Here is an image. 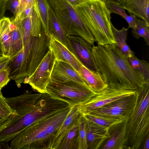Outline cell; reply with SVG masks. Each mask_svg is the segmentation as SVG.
Wrapping results in <instances>:
<instances>
[{
    "label": "cell",
    "instance_id": "1",
    "mask_svg": "<svg viewBox=\"0 0 149 149\" xmlns=\"http://www.w3.org/2000/svg\"><path fill=\"white\" fill-rule=\"evenodd\" d=\"M17 114L11 116L0 127V141L8 142L34 122L56 113L67 107L63 101L47 93H25L6 98Z\"/></svg>",
    "mask_w": 149,
    "mask_h": 149
},
{
    "label": "cell",
    "instance_id": "2",
    "mask_svg": "<svg viewBox=\"0 0 149 149\" xmlns=\"http://www.w3.org/2000/svg\"><path fill=\"white\" fill-rule=\"evenodd\" d=\"M96 71L108 86L136 90L146 83L116 44L92 46Z\"/></svg>",
    "mask_w": 149,
    "mask_h": 149
},
{
    "label": "cell",
    "instance_id": "3",
    "mask_svg": "<svg viewBox=\"0 0 149 149\" xmlns=\"http://www.w3.org/2000/svg\"><path fill=\"white\" fill-rule=\"evenodd\" d=\"M71 107L36 121L24 129L11 140L10 149H50Z\"/></svg>",
    "mask_w": 149,
    "mask_h": 149
},
{
    "label": "cell",
    "instance_id": "4",
    "mask_svg": "<svg viewBox=\"0 0 149 149\" xmlns=\"http://www.w3.org/2000/svg\"><path fill=\"white\" fill-rule=\"evenodd\" d=\"M99 45L116 44L111 13L100 0H86L74 7Z\"/></svg>",
    "mask_w": 149,
    "mask_h": 149
},
{
    "label": "cell",
    "instance_id": "5",
    "mask_svg": "<svg viewBox=\"0 0 149 149\" xmlns=\"http://www.w3.org/2000/svg\"><path fill=\"white\" fill-rule=\"evenodd\" d=\"M136 91L135 103L126 125L124 148H140L149 134V82Z\"/></svg>",
    "mask_w": 149,
    "mask_h": 149
},
{
    "label": "cell",
    "instance_id": "6",
    "mask_svg": "<svg viewBox=\"0 0 149 149\" xmlns=\"http://www.w3.org/2000/svg\"><path fill=\"white\" fill-rule=\"evenodd\" d=\"M46 90L52 97L64 101L70 107L84 103L97 93L88 86L73 81H50Z\"/></svg>",
    "mask_w": 149,
    "mask_h": 149
},
{
    "label": "cell",
    "instance_id": "7",
    "mask_svg": "<svg viewBox=\"0 0 149 149\" xmlns=\"http://www.w3.org/2000/svg\"><path fill=\"white\" fill-rule=\"evenodd\" d=\"M66 9L67 13L62 18L61 23L67 36H78L92 46L95 38L74 7L66 0H59Z\"/></svg>",
    "mask_w": 149,
    "mask_h": 149
},
{
    "label": "cell",
    "instance_id": "8",
    "mask_svg": "<svg viewBox=\"0 0 149 149\" xmlns=\"http://www.w3.org/2000/svg\"><path fill=\"white\" fill-rule=\"evenodd\" d=\"M136 92V90L108 86L87 101L78 106V109L81 114L84 115L118 99L133 95Z\"/></svg>",
    "mask_w": 149,
    "mask_h": 149
},
{
    "label": "cell",
    "instance_id": "9",
    "mask_svg": "<svg viewBox=\"0 0 149 149\" xmlns=\"http://www.w3.org/2000/svg\"><path fill=\"white\" fill-rule=\"evenodd\" d=\"M55 61L54 54L49 49L32 74L26 77L23 83L29 84L33 89L39 93H47L46 88L51 80Z\"/></svg>",
    "mask_w": 149,
    "mask_h": 149
},
{
    "label": "cell",
    "instance_id": "10",
    "mask_svg": "<svg viewBox=\"0 0 149 149\" xmlns=\"http://www.w3.org/2000/svg\"><path fill=\"white\" fill-rule=\"evenodd\" d=\"M136 96V92L133 95L118 99L88 113L119 119L128 118L133 109Z\"/></svg>",
    "mask_w": 149,
    "mask_h": 149
},
{
    "label": "cell",
    "instance_id": "11",
    "mask_svg": "<svg viewBox=\"0 0 149 149\" xmlns=\"http://www.w3.org/2000/svg\"><path fill=\"white\" fill-rule=\"evenodd\" d=\"M34 37L31 36L24 48L18 54L10 58L7 65L9 69V77L19 88L27 76L29 52Z\"/></svg>",
    "mask_w": 149,
    "mask_h": 149
},
{
    "label": "cell",
    "instance_id": "12",
    "mask_svg": "<svg viewBox=\"0 0 149 149\" xmlns=\"http://www.w3.org/2000/svg\"><path fill=\"white\" fill-rule=\"evenodd\" d=\"M50 39L42 27L40 34L34 37L31 43L28 58L26 77L32 74L49 50Z\"/></svg>",
    "mask_w": 149,
    "mask_h": 149
},
{
    "label": "cell",
    "instance_id": "13",
    "mask_svg": "<svg viewBox=\"0 0 149 149\" xmlns=\"http://www.w3.org/2000/svg\"><path fill=\"white\" fill-rule=\"evenodd\" d=\"M68 48L80 61L92 71L96 70L92 56V45L81 37L67 36Z\"/></svg>",
    "mask_w": 149,
    "mask_h": 149
},
{
    "label": "cell",
    "instance_id": "14",
    "mask_svg": "<svg viewBox=\"0 0 149 149\" xmlns=\"http://www.w3.org/2000/svg\"><path fill=\"white\" fill-rule=\"evenodd\" d=\"M50 81H73L88 86L79 73L70 64L56 61L52 71Z\"/></svg>",
    "mask_w": 149,
    "mask_h": 149
},
{
    "label": "cell",
    "instance_id": "15",
    "mask_svg": "<svg viewBox=\"0 0 149 149\" xmlns=\"http://www.w3.org/2000/svg\"><path fill=\"white\" fill-rule=\"evenodd\" d=\"M84 118L88 149H98L105 140L110 138L109 128L97 124Z\"/></svg>",
    "mask_w": 149,
    "mask_h": 149
},
{
    "label": "cell",
    "instance_id": "16",
    "mask_svg": "<svg viewBox=\"0 0 149 149\" xmlns=\"http://www.w3.org/2000/svg\"><path fill=\"white\" fill-rule=\"evenodd\" d=\"M50 38V49L53 53L56 61L70 64L78 72L81 63L65 45L52 36Z\"/></svg>",
    "mask_w": 149,
    "mask_h": 149
},
{
    "label": "cell",
    "instance_id": "17",
    "mask_svg": "<svg viewBox=\"0 0 149 149\" xmlns=\"http://www.w3.org/2000/svg\"><path fill=\"white\" fill-rule=\"evenodd\" d=\"M128 118L109 128L110 137L103 149H123L126 141V127Z\"/></svg>",
    "mask_w": 149,
    "mask_h": 149
},
{
    "label": "cell",
    "instance_id": "18",
    "mask_svg": "<svg viewBox=\"0 0 149 149\" xmlns=\"http://www.w3.org/2000/svg\"><path fill=\"white\" fill-rule=\"evenodd\" d=\"M80 115L77 106L71 107L68 115L54 136L50 149H58L61 141L74 125L78 120Z\"/></svg>",
    "mask_w": 149,
    "mask_h": 149
},
{
    "label": "cell",
    "instance_id": "19",
    "mask_svg": "<svg viewBox=\"0 0 149 149\" xmlns=\"http://www.w3.org/2000/svg\"><path fill=\"white\" fill-rule=\"evenodd\" d=\"M122 7L149 23V0H122Z\"/></svg>",
    "mask_w": 149,
    "mask_h": 149
},
{
    "label": "cell",
    "instance_id": "20",
    "mask_svg": "<svg viewBox=\"0 0 149 149\" xmlns=\"http://www.w3.org/2000/svg\"><path fill=\"white\" fill-rule=\"evenodd\" d=\"M78 72L89 87L96 93L108 86L96 71L91 70L82 63Z\"/></svg>",
    "mask_w": 149,
    "mask_h": 149
},
{
    "label": "cell",
    "instance_id": "21",
    "mask_svg": "<svg viewBox=\"0 0 149 149\" xmlns=\"http://www.w3.org/2000/svg\"><path fill=\"white\" fill-rule=\"evenodd\" d=\"M10 19L3 17L0 19V44L3 56L10 57L11 41V24Z\"/></svg>",
    "mask_w": 149,
    "mask_h": 149
},
{
    "label": "cell",
    "instance_id": "22",
    "mask_svg": "<svg viewBox=\"0 0 149 149\" xmlns=\"http://www.w3.org/2000/svg\"><path fill=\"white\" fill-rule=\"evenodd\" d=\"M49 28L50 37L52 36L67 48V36L50 5L49 12Z\"/></svg>",
    "mask_w": 149,
    "mask_h": 149
},
{
    "label": "cell",
    "instance_id": "23",
    "mask_svg": "<svg viewBox=\"0 0 149 149\" xmlns=\"http://www.w3.org/2000/svg\"><path fill=\"white\" fill-rule=\"evenodd\" d=\"M111 29L116 44L121 53L127 58L134 56L135 53L126 43L128 28L123 27L121 29L118 30L112 23Z\"/></svg>",
    "mask_w": 149,
    "mask_h": 149
},
{
    "label": "cell",
    "instance_id": "24",
    "mask_svg": "<svg viewBox=\"0 0 149 149\" xmlns=\"http://www.w3.org/2000/svg\"><path fill=\"white\" fill-rule=\"evenodd\" d=\"M36 1L37 7L34 8L40 19L44 32L50 38L49 24V12L50 5L48 0H36Z\"/></svg>",
    "mask_w": 149,
    "mask_h": 149
},
{
    "label": "cell",
    "instance_id": "25",
    "mask_svg": "<svg viewBox=\"0 0 149 149\" xmlns=\"http://www.w3.org/2000/svg\"><path fill=\"white\" fill-rule=\"evenodd\" d=\"M78 131V120L63 138L58 149H79Z\"/></svg>",
    "mask_w": 149,
    "mask_h": 149
},
{
    "label": "cell",
    "instance_id": "26",
    "mask_svg": "<svg viewBox=\"0 0 149 149\" xmlns=\"http://www.w3.org/2000/svg\"><path fill=\"white\" fill-rule=\"evenodd\" d=\"M32 11L29 16L23 19L18 20L14 19L11 21L19 29L20 31L22 38L24 47L32 36L31 15Z\"/></svg>",
    "mask_w": 149,
    "mask_h": 149
},
{
    "label": "cell",
    "instance_id": "27",
    "mask_svg": "<svg viewBox=\"0 0 149 149\" xmlns=\"http://www.w3.org/2000/svg\"><path fill=\"white\" fill-rule=\"evenodd\" d=\"M11 27V41L10 58L19 53L24 48L22 38L19 29L12 22Z\"/></svg>",
    "mask_w": 149,
    "mask_h": 149
},
{
    "label": "cell",
    "instance_id": "28",
    "mask_svg": "<svg viewBox=\"0 0 149 149\" xmlns=\"http://www.w3.org/2000/svg\"><path fill=\"white\" fill-rule=\"evenodd\" d=\"M132 68L143 78L146 82H149V63L143 59L140 60L134 55L127 58Z\"/></svg>",
    "mask_w": 149,
    "mask_h": 149
},
{
    "label": "cell",
    "instance_id": "29",
    "mask_svg": "<svg viewBox=\"0 0 149 149\" xmlns=\"http://www.w3.org/2000/svg\"><path fill=\"white\" fill-rule=\"evenodd\" d=\"M82 115L85 118L97 124L109 128L128 118L119 119L97 115L90 113Z\"/></svg>",
    "mask_w": 149,
    "mask_h": 149
},
{
    "label": "cell",
    "instance_id": "30",
    "mask_svg": "<svg viewBox=\"0 0 149 149\" xmlns=\"http://www.w3.org/2000/svg\"><path fill=\"white\" fill-rule=\"evenodd\" d=\"M136 27L132 30L133 36L137 39L142 37L148 46L149 45V23L141 18H136Z\"/></svg>",
    "mask_w": 149,
    "mask_h": 149
},
{
    "label": "cell",
    "instance_id": "31",
    "mask_svg": "<svg viewBox=\"0 0 149 149\" xmlns=\"http://www.w3.org/2000/svg\"><path fill=\"white\" fill-rule=\"evenodd\" d=\"M16 114L15 111L10 107L6 98L0 91V127L11 116Z\"/></svg>",
    "mask_w": 149,
    "mask_h": 149
},
{
    "label": "cell",
    "instance_id": "32",
    "mask_svg": "<svg viewBox=\"0 0 149 149\" xmlns=\"http://www.w3.org/2000/svg\"><path fill=\"white\" fill-rule=\"evenodd\" d=\"M78 125L79 149H88L86 120L84 116L81 114L79 119Z\"/></svg>",
    "mask_w": 149,
    "mask_h": 149
},
{
    "label": "cell",
    "instance_id": "33",
    "mask_svg": "<svg viewBox=\"0 0 149 149\" xmlns=\"http://www.w3.org/2000/svg\"><path fill=\"white\" fill-rule=\"evenodd\" d=\"M32 36L36 37L41 33L42 25L40 19L35 10L34 6L31 15Z\"/></svg>",
    "mask_w": 149,
    "mask_h": 149
},
{
    "label": "cell",
    "instance_id": "34",
    "mask_svg": "<svg viewBox=\"0 0 149 149\" xmlns=\"http://www.w3.org/2000/svg\"><path fill=\"white\" fill-rule=\"evenodd\" d=\"M106 6L111 13H115L118 14L125 19L128 15L126 13L125 10L122 5L114 2L107 1L105 3Z\"/></svg>",
    "mask_w": 149,
    "mask_h": 149
},
{
    "label": "cell",
    "instance_id": "35",
    "mask_svg": "<svg viewBox=\"0 0 149 149\" xmlns=\"http://www.w3.org/2000/svg\"><path fill=\"white\" fill-rule=\"evenodd\" d=\"M9 74V69L7 65L0 71V91L10 81Z\"/></svg>",
    "mask_w": 149,
    "mask_h": 149
},
{
    "label": "cell",
    "instance_id": "36",
    "mask_svg": "<svg viewBox=\"0 0 149 149\" xmlns=\"http://www.w3.org/2000/svg\"><path fill=\"white\" fill-rule=\"evenodd\" d=\"M6 8L10 10L15 17L17 16L19 12V0H7Z\"/></svg>",
    "mask_w": 149,
    "mask_h": 149
},
{
    "label": "cell",
    "instance_id": "37",
    "mask_svg": "<svg viewBox=\"0 0 149 149\" xmlns=\"http://www.w3.org/2000/svg\"><path fill=\"white\" fill-rule=\"evenodd\" d=\"M19 12L18 15L27 9L36 5V0H19Z\"/></svg>",
    "mask_w": 149,
    "mask_h": 149
},
{
    "label": "cell",
    "instance_id": "38",
    "mask_svg": "<svg viewBox=\"0 0 149 149\" xmlns=\"http://www.w3.org/2000/svg\"><path fill=\"white\" fill-rule=\"evenodd\" d=\"M136 18L137 17L133 14H130V15H128L125 20L128 24V29L131 28L132 29L136 27Z\"/></svg>",
    "mask_w": 149,
    "mask_h": 149
},
{
    "label": "cell",
    "instance_id": "39",
    "mask_svg": "<svg viewBox=\"0 0 149 149\" xmlns=\"http://www.w3.org/2000/svg\"><path fill=\"white\" fill-rule=\"evenodd\" d=\"M7 0H0V19L3 17L6 9Z\"/></svg>",
    "mask_w": 149,
    "mask_h": 149
},
{
    "label": "cell",
    "instance_id": "40",
    "mask_svg": "<svg viewBox=\"0 0 149 149\" xmlns=\"http://www.w3.org/2000/svg\"><path fill=\"white\" fill-rule=\"evenodd\" d=\"M10 59V57L0 56V71L7 65Z\"/></svg>",
    "mask_w": 149,
    "mask_h": 149
},
{
    "label": "cell",
    "instance_id": "41",
    "mask_svg": "<svg viewBox=\"0 0 149 149\" xmlns=\"http://www.w3.org/2000/svg\"><path fill=\"white\" fill-rule=\"evenodd\" d=\"M8 142L1 141H0V149H10L8 144Z\"/></svg>",
    "mask_w": 149,
    "mask_h": 149
},
{
    "label": "cell",
    "instance_id": "42",
    "mask_svg": "<svg viewBox=\"0 0 149 149\" xmlns=\"http://www.w3.org/2000/svg\"><path fill=\"white\" fill-rule=\"evenodd\" d=\"M74 7L86 0H66Z\"/></svg>",
    "mask_w": 149,
    "mask_h": 149
},
{
    "label": "cell",
    "instance_id": "43",
    "mask_svg": "<svg viewBox=\"0 0 149 149\" xmlns=\"http://www.w3.org/2000/svg\"><path fill=\"white\" fill-rule=\"evenodd\" d=\"M143 149H149V134L146 136L144 142Z\"/></svg>",
    "mask_w": 149,
    "mask_h": 149
},
{
    "label": "cell",
    "instance_id": "44",
    "mask_svg": "<svg viewBox=\"0 0 149 149\" xmlns=\"http://www.w3.org/2000/svg\"><path fill=\"white\" fill-rule=\"evenodd\" d=\"M50 5L53 8H54L57 5L59 0H48Z\"/></svg>",
    "mask_w": 149,
    "mask_h": 149
},
{
    "label": "cell",
    "instance_id": "45",
    "mask_svg": "<svg viewBox=\"0 0 149 149\" xmlns=\"http://www.w3.org/2000/svg\"><path fill=\"white\" fill-rule=\"evenodd\" d=\"M103 2L105 3L107 1H113L120 3L121 5L122 4V0H101Z\"/></svg>",
    "mask_w": 149,
    "mask_h": 149
},
{
    "label": "cell",
    "instance_id": "46",
    "mask_svg": "<svg viewBox=\"0 0 149 149\" xmlns=\"http://www.w3.org/2000/svg\"><path fill=\"white\" fill-rule=\"evenodd\" d=\"M3 56V53L1 45L0 44V56Z\"/></svg>",
    "mask_w": 149,
    "mask_h": 149
},
{
    "label": "cell",
    "instance_id": "47",
    "mask_svg": "<svg viewBox=\"0 0 149 149\" xmlns=\"http://www.w3.org/2000/svg\"></svg>",
    "mask_w": 149,
    "mask_h": 149
}]
</instances>
